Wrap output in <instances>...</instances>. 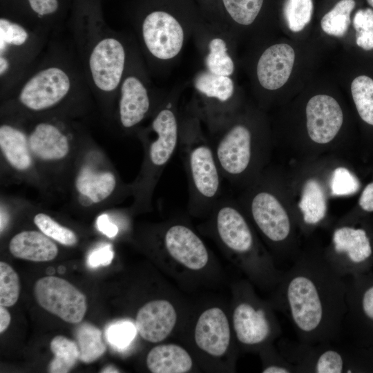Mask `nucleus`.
<instances>
[{
  "mask_svg": "<svg viewBox=\"0 0 373 373\" xmlns=\"http://www.w3.org/2000/svg\"><path fill=\"white\" fill-rule=\"evenodd\" d=\"M318 268L298 267L285 282V302L291 321L305 338L322 337L335 312L334 286Z\"/></svg>",
  "mask_w": 373,
  "mask_h": 373,
  "instance_id": "1",
  "label": "nucleus"
},
{
  "mask_svg": "<svg viewBox=\"0 0 373 373\" xmlns=\"http://www.w3.org/2000/svg\"><path fill=\"white\" fill-rule=\"evenodd\" d=\"M178 147L188 180L189 211H211L220 199L223 179L211 141L189 122L180 132Z\"/></svg>",
  "mask_w": 373,
  "mask_h": 373,
  "instance_id": "2",
  "label": "nucleus"
},
{
  "mask_svg": "<svg viewBox=\"0 0 373 373\" xmlns=\"http://www.w3.org/2000/svg\"><path fill=\"white\" fill-rule=\"evenodd\" d=\"M73 75L64 65L48 64L33 73L20 86L19 103L24 108L39 112L51 108L66 99L73 88Z\"/></svg>",
  "mask_w": 373,
  "mask_h": 373,
  "instance_id": "3",
  "label": "nucleus"
},
{
  "mask_svg": "<svg viewBox=\"0 0 373 373\" xmlns=\"http://www.w3.org/2000/svg\"><path fill=\"white\" fill-rule=\"evenodd\" d=\"M211 141L223 179L236 182L245 176L254 160L251 129L242 123L225 124Z\"/></svg>",
  "mask_w": 373,
  "mask_h": 373,
  "instance_id": "4",
  "label": "nucleus"
},
{
  "mask_svg": "<svg viewBox=\"0 0 373 373\" xmlns=\"http://www.w3.org/2000/svg\"><path fill=\"white\" fill-rule=\"evenodd\" d=\"M125 63V48L117 38L104 34L95 39L86 57L93 87L104 93L115 91L123 79Z\"/></svg>",
  "mask_w": 373,
  "mask_h": 373,
  "instance_id": "5",
  "label": "nucleus"
},
{
  "mask_svg": "<svg viewBox=\"0 0 373 373\" xmlns=\"http://www.w3.org/2000/svg\"><path fill=\"white\" fill-rule=\"evenodd\" d=\"M172 108V103H167L164 108L157 113L151 123L153 137L146 146V164L143 181L146 195L152 189L153 184L179 146L180 131Z\"/></svg>",
  "mask_w": 373,
  "mask_h": 373,
  "instance_id": "6",
  "label": "nucleus"
},
{
  "mask_svg": "<svg viewBox=\"0 0 373 373\" xmlns=\"http://www.w3.org/2000/svg\"><path fill=\"white\" fill-rule=\"evenodd\" d=\"M37 303L63 321L80 323L87 310L86 296L65 279L48 276L38 279L34 286Z\"/></svg>",
  "mask_w": 373,
  "mask_h": 373,
  "instance_id": "7",
  "label": "nucleus"
},
{
  "mask_svg": "<svg viewBox=\"0 0 373 373\" xmlns=\"http://www.w3.org/2000/svg\"><path fill=\"white\" fill-rule=\"evenodd\" d=\"M142 37L146 49L154 57L166 60L180 52L184 33L180 23L171 15L153 11L143 21Z\"/></svg>",
  "mask_w": 373,
  "mask_h": 373,
  "instance_id": "8",
  "label": "nucleus"
},
{
  "mask_svg": "<svg viewBox=\"0 0 373 373\" xmlns=\"http://www.w3.org/2000/svg\"><path fill=\"white\" fill-rule=\"evenodd\" d=\"M219 240L237 254L250 252L254 246L252 231L242 213L226 198H220L211 211Z\"/></svg>",
  "mask_w": 373,
  "mask_h": 373,
  "instance_id": "9",
  "label": "nucleus"
},
{
  "mask_svg": "<svg viewBox=\"0 0 373 373\" xmlns=\"http://www.w3.org/2000/svg\"><path fill=\"white\" fill-rule=\"evenodd\" d=\"M166 252L176 262L192 270L204 268L209 260L207 248L201 238L187 225H169L163 235Z\"/></svg>",
  "mask_w": 373,
  "mask_h": 373,
  "instance_id": "10",
  "label": "nucleus"
},
{
  "mask_svg": "<svg viewBox=\"0 0 373 373\" xmlns=\"http://www.w3.org/2000/svg\"><path fill=\"white\" fill-rule=\"evenodd\" d=\"M252 218L264 236L274 242L285 240L290 233L291 222L278 198L268 191H258L249 203Z\"/></svg>",
  "mask_w": 373,
  "mask_h": 373,
  "instance_id": "11",
  "label": "nucleus"
},
{
  "mask_svg": "<svg viewBox=\"0 0 373 373\" xmlns=\"http://www.w3.org/2000/svg\"><path fill=\"white\" fill-rule=\"evenodd\" d=\"M307 129L309 137L318 144L332 141L343 122L342 109L336 100L327 95L312 97L306 106Z\"/></svg>",
  "mask_w": 373,
  "mask_h": 373,
  "instance_id": "12",
  "label": "nucleus"
},
{
  "mask_svg": "<svg viewBox=\"0 0 373 373\" xmlns=\"http://www.w3.org/2000/svg\"><path fill=\"white\" fill-rule=\"evenodd\" d=\"M194 338L198 347L208 354L224 355L230 344L231 331L222 309L211 307L203 312L196 323Z\"/></svg>",
  "mask_w": 373,
  "mask_h": 373,
  "instance_id": "13",
  "label": "nucleus"
},
{
  "mask_svg": "<svg viewBox=\"0 0 373 373\" xmlns=\"http://www.w3.org/2000/svg\"><path fill=\"white\" fill-rule=\"evenodd\" d=\"M177 314L173 305L164 299L144 304L137 312L135 328L145 341L159 343L164 340L175 327Z\"/></svg>",
  "mask_w": 373,
  "mask_h": 373,
  "instance_id": "14",
  "label": "nucleus"
},
{
  "mask_svg": "<svg viewBox=\"0 0 373 373\" xmlns=\"http://www.w3.org/2000/svg\"><path fill=\"white\" fill-rule=\"evenodd\" d=\"M294 60V50L289 44H278L267 48L257 64L260 85L271 90L282 87L289 78Z\"/></svg>",
  "mask_w": 373,
  "mask_h": 373,
  "instance_id": "15",
  "label": "nucleus"
},
{
  "mask_svg": "<svg viewBox=\"0 0 373 373\" xmlns=\"http://www.w3.org/2000/svg\"><path fill=\"white\" fill-rule=\"evenodd\" d=\"M119 118L126 129L139 124L148 113L151 102L148 90L135 75H128L120 84Z\"/></svg>",
  "mask_w": 373,
  "mask_h": 373,
  "instance_id": "16",
  "label": "nucleus"
},
{
  "mask_svg": "<svg viewBox=\"0 0 373 373\" xmlns=\"http://www.w3.org/2000/svg\"><path fill=\"white\" fill-rule=\"evenodd\" d=\"M233 326L238 340L247 345L260 344L271 334V323L265 310L248 303H241L234 309Z\"/></svg>",
  "mask_w": 373,
  "mask_h": 373,
  "instance_id": "17",
  "label": "nucleus"
},
{
  "mask_svg": "<svg viewBox=\"0 0 373 373\" xmlns=\"http://www.w3.org/2000/svg\"><path fill=\"white\" fill-rule=\"evenodd\" d=\"M30 151L44 161L64 158L70 150L67 136L55 124L42 122L37 124L28 137Z\"/></svg>",
  "mask_w": 373,
  "mask_h": 373,
  "instance_id": "18",
  "label": "nucleus"
},
{
  "mask_svg": "<svg viewBox=\"0 0 373 373\" xmlns=\"http://www.w3.org/2000/svg\"><path fill=\"white\" fill-rule=\"evenodd\" d=\"M11 254L20 259L34 262L50 261L58 254L56 244L41 231H23L10 240Z\"/></svg>",
  "mask_w": 373,
  "mask_h": 373,
  "instance_id": "19",
  "label": "nucleus"
},
{
  "mask_svg": "<svg viewBox=\"0 0 373 373\" xmlns=\"http://www.w3.org/2000/svg\"><path fill=\"white\" fill-rule=\"evenodd\" d=\"M30 32L10 19H0V76L3 79L12 70L14 56L30 47Z\"/></svg>",
  "mask_w": 373,
  "mask_h": 373,
  "instance_id": "20",
  "label": "nucleus"
},
{
  "mask_svg": "<svg viewBox=\"0 0 373 373\" xmlns=\"http://www.w3.org/2000/svg\"><path fill=\"white\" fill-rule=\"evenodd\" d=\"M116 186L115 175L110 171H95L84 167L78 174L75 187L83 206L103 201L113 192Z\"/></svg>",
  "mask_w": 373,
  "mask_h": 373,
  "instance_id": "21",
  "label": "nucleus"
},
{
  "mask_svg": "<svg viewBox=\"0 0 373 373\" xmlns=\"http://www.w3.org/2000/svg\"><path fill=\"white\" fill-rule=\"evenodd\" d=\"M146 366L153 373H185L193 365L191 356L176 344H162L152 348L146 356Z\"/></svg>",
  "mask_w": 373,
  "mask_h": 373,
  "instance_id": "22",
  "label": "nucleus"
},
{
  "mask_svg": "<svg viewBox=\"0 0 373 373\" xmlns=\"http://www.w3.org/2000/svg\"><path fill=\"white\" fill-rule=\"evenodd\" d=\"M0 147L9 164L18 171H26L32 165L28 139L25 133L10 124L0 126Z\"/></svg>",
  "mask_w": 373,
  "mask_h": 373,
  "instance_id": "23",
  "label": "nucleus"
},
{
  "mask_svg": "<svg viewBox=\"0 0 373 373\" xmlns=\"http://www.w3.org/2000/svg\"><path fill=\"white\" fill-rule=\"evenodd\" d=\"M334 249L345 254L354 263L367 260L372 254V247L365 230L350 227L337 229L333 235Z\"/></svg>",
  "mask_w": 373,
  "mask_h": 373,
  "instance_id": "24",
  "label": "nucleus"
},
{
  "mask_svg": "<svg viewBox=\"0 0 373 373\" xmlns=\"http://www.w3.org/2000/svg\"><path fill=\"white\" fill-rule=\"evenodd\" d=\"M75 336L79 350V361L84 363L95 361L106 350L101 330L90 323L84 322L77 325Z\"/></svg>",
  "mask_w": 373,
  "mask_h": 373,
  "instance_id": "25",
  "label": "nucleus"
},
{
  "mask_svg": "<svg viewBox=\"0 0 373 373\" xmlns=\"http://www.w3.org/2000/svg\"><path fill=\"white\" fill-rule=\"evenodd\" d=\"M298 207L307 224H316L324 218L327 210L326 200L317 180L311 179L305 182Z\"/></svg>",
  "mask_w": 373,
  "mask_h": 373,
  "instance_id": "26",
  "label": "nucleus"
},
{
  "mask_svg": "<svg viewBox=\"0 0 373 373\" xmlns=\"http://www.w3.org/2000/svg\"><path fill=\"white\" fill-rule=\"evenodd\" d=\"M50 347L54 355L48 365L50 373L69 372L79 361V350L76 341L66 336H55Z\"/></svg>",
  "mask_w": 373,
  "mask_h": 373,
  "instance_id": "27",
  "label": "nucleus"
},
{
  "mask_svg": "<svg viewBox=\"0 0 373 373\" xmlns=\"http://www.w3.org/2000/svg\"><path fill=\"white\" fill-rule=\"evenodd\" d=\"M352 97L361 120L373 126V77L360 74L352 81Z\"/></svg>",
  "mask_w": 373,
  "mask_h": 373,
  "instance_id": "28",
  "label": "nucleus"
},
{
  "mask_svg": "<svg viewBox=\"0 0 373 373\" xmlns=\"http://www.w3.org/2000/svg\"><path fill=\"white\" fill-rule=\"evenodd\" d=\"M354 0H341L321 19L323 30L332 36L342 37L347 32L351 20L350 15L355 8Z\"/></svg>",
  "mask_w": 373,
  "mask_h": 373,
  "instance_id": "29",
  "label": "nucleus"
},
{
  "mask_svg": "<svg viewBox=\"0 0 373 373\" xmlns=\"http://www.w3.org/2000/svg\"><path fill=\"white\" fill-rule=\"evenodd\" d=\"M209 49L206 57L208 71L216 75H231L234 71V64L227 53L225 41L221 38H214L209 44Z\"/></svg>",
  "mask_w": 373,
  "mask_h": 373,
  "instance_id": "30",
  "label": "nucleus"
},
{
  "mask_svg": "<svg viewBox=\"0 0 373 373\" xmlns=\"http://www.w3.org/2000/svg\"><path fill=\"white\" fill-rule=\"evenodd\" d=\"M312 0H287L284 14L288 27L293 32L301 31L310 21Z\"/></svg>",
  "mask_w": 373,
  "mask_h": 373,
  "instance_id": "31",
  "label": "nucleus"
},
{
  "mask_svg": "<svg viewBox=\"0 0 373 373\" xmlns=\"http://www.w3.org/2000/svg\"><path fill=\"white\" fill-rule=\"evenodd\" d=\"M34 222L43 233L61 245L74 246L77 242L75 232L61 225L45 213L37 214L34 218Z\"/></svg>",
  "mask_w": 373,
  "mask_h": 373,
  "instance_id": "32",
  "label": "nucleus"
},
{
  "mask_svg": "<svg viewBox=\"0 0 373 373\" xmlns=\"http://www.w3.org/2000/svg\"><path fill=\"white\" fill-rule=\"evenodd\" d=\"M20 292L17 273L8 263L0 262V305L11 307L18 300Z\"/></svg>",
  "mask_w": 373,
  "mask_h": 373,
  "instance_id": "33",
  "label": "nucleus"
},
{
  "mask_svg": "<svg viewBox=\"0 0 373 373\" xmlns=\"http://www.w3.org/2000/svg\"><path fill=\"white\" fill-rule=\"evenodd\" d=\"M231 17L241 25H250L258 16L263 0H222Z\"/></svg>",
  "mask_w": 373,
  "mask_h": 373,
  "instance_id": "34",
  "label": "nucleus"
},
{
  "mask_svg": "<svg viewBox=\"0 0 373 373\" xmlns=\"http://www.w3.org/2000/svg\"><path fill=\"white\" fill-rule=\"evenodd\" d=\"M356 45L365 51L373 50V10L360 9L353 18Z\"/></svg>",
  "mask_w": 373,
  "mask_h": 373,
  "instance_id": "35",
  "label": "nucleus"
},
{
  "mask_svg": "<svg viewBox=\"0 0 373 373\" xmlns=\"http://www.w3.org/2000/svg\"><path fill=\"white\" fill-rule=\"evenodd\" d=\"M330 188L334 195H350L359 190L360 182L347 169L338 167L332 173Z\"/></svg>",
  "mask_w": 373,
  "mask_h": 373,
  "instance_id": "36",
  "label": "nucleus"
},
{
  "mask_svg": "<svg viewBox=\"0 0 373 373\" xmlns=\"http://www.w3.org/2000/svg\"><path fill=\"white\" fill-rule=\"evenodd\" d=\"M135 326L129 322H119L110 325L106 332L108 342L113 345L123 348L126 347L133 339Z\"/></svg>",
  "mask_w": 373,
  "mask_h": 373,
  "instance_id": "37",
  "label": "nucleus"
},
{
  "mask_svg": "<svg viewBox=\"0 0 373 373\" xmlns=\"http://www.w3.org/2000/svg\"><path fill=\"white\" fill-rule=\"evenodd\" d=\"M343 370V357L338 352L332 350L322 353L315 365V372L317 373H341Z\"/></svg>",
  "mask_w": 373,
  "mask_h": 373,
  "instance_id": "38",
  "label": "nucleus"
},
{
  "mask_svg": "<svg viewBox=\"0 0 373 373\" xmlns=\"http://www.w3.org/2000/svg\"><path fill=\"white\" fill-rule=\"evenodd\" d=\"M113 257L114 252L111 245L106 244L91 251L88 256L87 263L93 268L107 266L111 264Z\"/></svg>",
  "mask_w": 373,
  "mask_h": 373,
  "instance_id": "39",
  "label": "nucleus"
},
{
  "mask_svg": "<svg viewBox=\"0 0 373 373\" xmlns=\"http://www.w3.org/2000/svg\"><path fill=\"white\" fill-rule=\"evenodd\" d=\"M31 9L39 17L54 14L59 8L58 0H28Z\"/></svg>",
  "mask_w": 373,
  "mask_h": 373,
  "instance_id": "40",
  "label": "nucleus"
},
{
  "mask_svg": "<svg viewBox=\"0 0 373 373\" xmlns=\"http://www.w3.org/2000/svg\"><path fill=\"white\" fill-rule=\"evenodd\" d=\"M96 224L98 230L108 238L115 237L118 232V227L111 222L107 214H102L98 216Z\"/></svg>",
  "mask_w": 373,
  "mask_h": 373,
  "instance_id": "41",
  "label": "nucleus"
},
{
  "mask_svg": "<svg viewBox=\"0 0 373 373\" xmlns=\"http://www.w3.org/2000/svg\"><path fill=\"white\" fill-rule=\"evenodd\" d=\"M359 207L366 212H373V182L363 190L358 200Z\"/></svg>",
  "mask_w": 373,
  "mask_h": 373,
  "instance_id": "42",
  "label": "nucleus"
},
{
  "mask_svg": "<svg viewBox=\"0 0 373 373\" xmlns=\"http://www.w3.org/2000/svg\"><path fill=\"white\" fill-rule=\"evenodd\" d=\"M362 307L365 314L373 321V286L365 291L362 299Z\"/></svg>",
  "mask_w": 373,
  "mask_h": 373,
  "instance_id": "43",
  "label": "nucleus"
},
{
  "mask_svg": "<svg viewBox=\"0 0 373 373\" xmlns=\"http://www.w3.org/2000/svg\"><path fill=\"white\" fill-rule=\"evenodd\" d=\"M11 321L9 312L3 306H0V333L4 332L8 327Z\"/></svg>",
  "mask_w": 373,
  "mask_h": 373,
  "instance_id": "44",
  "label": "nucleus"
},
{
  "mask_svg": "<svg viewBox=\"0 0 373 373\" xmlns=\"http://www.w3.org/2000/svg\"><path fill=\"white\" fill-rule=\"evenodd\" d=\"M263 373H289L290 371L287 367L279 365H269L262 370Z\"/></svg>",
  "mask_w": 373,
  "mask_h": 373,
  "instance_id": "45",
  "label": "nucleus"
},
{
  "mask_svg": "<svg viewBox=\"0 0 373 373\" xmlns=\"http://www.w3.org/2000/svg\"><path fill=\"white\" fill-rule=\"evenodd\" d=\"M8 221L7 213L2 209H1V232L5 229Z\"/></svg>",
  "mask_w": 373,
  "mask_h": 373,
  "instance_id": "46",
  "label": "nucleus"
},
{
  "mask_svg": "<svg viewBox=\"0 0 373 373\" xmlns=\"http://www.w3.org/2000/svg\"><path fill=\"white\" fill-rule=\"evenodd\" d=\"M119 371L112 365L104 367L100 372H119Z\"/></svg>",
  "mask_w": 373,
  "mask_h": 373,
  "instance_id": "47",
  "label": "nucleus"
},
{
  "mask_svg": "<svg viewBox=\"0 0 373 373\" xmlns=\"http://www.w3.org/2000/svg\"><path fill=\"white\" fill-rule=\"evenodd\" d=\"M55 273V270L52 267H49L46 269V274L48 276H52Z\"/></svg>",
  "mask_w": 373,
  "mask_h": 373,
  "instance_id": "48",
  "label": "nucleus"
},
{
  "mask_svg": "<svg viewBox=\"0 0 373 373\" xmlns=\"http://www.w3.org/2000/svg\"><path fill=\"white\" fill-rule=\"evenodd\" d=\"M66 271V268L62 266V265H60L59 267H58V272L61 274H64Z\"/></svg>",
  "mask_w": 373,
  "mask_h": 373,
  "instance_id": "49",
  "label": "nucleus"
},
{
  "mask_svg": "<svg viewBox=\"0 0 373 373\" xmlns=\"http://www.w3.org/2000/svg\"><path fill=\"white\" fill-rule=\"evenodd\" d=\"M368 4L373 8V0H367Z\"/></svg>",
  "mask_w": 373,
  "mask_h": 373,
  "instance_id": "50",
  "label": "nucleus"
}]
</instances>
